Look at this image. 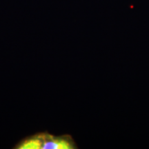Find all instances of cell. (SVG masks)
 Here are the masks:
<instances>
[{"instance_id":"1","label":"cell","mask_w":149,"mask_h":149,"mask_svg":"<svg viewBox=\"0 0 149 149\" xmlns=\"http://www.w3.org/2000/svg\"><path fill=\"white\" fill-rule=\"evenodd\" d=\"M16 149H76L77 145L69 135L56 136L39 133L26 137L16 145Z\"/></svg>"}]
</instances>
